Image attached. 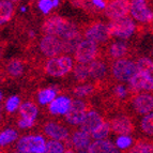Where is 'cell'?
<instances>
[{
	"label": "cell",
	"mask_w": 153,
	"mask_h": 153,
	"mask_svg": "<svg viewBox=\"0 0 153 153\" xmlns=\"http://www.w3.org/2000/svg\"><path fill=\"white\" fill-rule=\"evenodd\" d=\"M74 68L73 58L69 55H60V56L49 58L45 64L46 73L51 77H63Z\"/></svg>",
	"instance_id": "cell-3"
},
{
	"label": "cell",
	"mask_w": 153,
	"mask_h": 153,
	"mask_svg": "<svg viewBox=\"0 0 153 153\" xmlns=\"http://www.w3.org/2000/svg\"><path fill=\"white\" fill-rule=\"evenodd\" d=\"M133 109L137 115L146 116L153 110V97L149 93H140L132 100Z\"/></svg>",
	"instance_id": "cell-15"
},
{
	"label": "cell",
	"mask_w": 153,
	"mask_h": 153,
	"mask_svg": "<svg viewBox=\"0 0 153 153\" xmlns=\"http://www.w3.org/2000/svg\"><path fill=\"white\" fill-rule=\"evenodd\" d=\"M64 151L65 147L62 141L53 140V139L46 141L45 153H64Z\"/></svg>",
	"instance_id": "cell-32"
},
{
	"label": "cell",
	"mask_w": 153,
	"mask_h": 153,
	"mask_svg": "<svg viewBox=\"0 0 153 153\" xmlns=\"http://www.w3.org/2000/svg\"><path fill=\"white\" fill-rule=\"evenodd\" d=\"M97 54H99L97 44L85 39L77 44L74 51V59L76 60L77 63L87 64L97 59Z\"/></svg>",
	"instance_id": "cell-6"
},
{
	"label": "cell",
	"mask_w": 153,
	"mask_h": 153,
	"mask_svg": "<svg viewBox=\"0 0 153 153\" xmlns=\"http://www.w3.org/2000/svg\"><path fill=\"white\" fill-rule=\"evenodd\" d=\"M115 94L117 95L119 99H124L128 97V89L123 85H118L117 87L115 88Z\"/></svg>",
	"instance_id": "cell-37"
},
{
	"label": "cell",
	"mask_w": 153,
	"mask_h": 153,
	"mask_svg": "<svg viewBox=\"0 0 153 153\" xmlns=\"http://www.w3.org/2000/svg\"><path fill=\"white\" fill-rule=\"evenodd\" d=\"M152 143L146 140V139H140L137 140L135 143H133L131 148L125 150L124 153H152Z\"/></svg>",
	"instance_id": "cell-24"
},
{
	"label": "cell",
	"mask_w": 153,
	"mask_h": 153,
	"mask_svg": "<svg viewBox=\"0 0 153 153\" xmlns=\"http://www.w3.org/2000/svg\"><path fill=\"white\" fill-rule=\"evenodd\" d=\"M2 120V112H1V108H0V122Z\"/></svg>",
	"instance_id": "cell-43"
},
{
	"label": "cell",
	"mask_w": 153,
	"mask_h": 153,
	"mask_svg": "<svg viewBox=\"0 0 153 153\" xmlns=\"http://www.w3.org/2000/svg\"><path fill=\"white\" fill-rule=\"evenodd\" d=\"M134 143V139L132 136L130 135H120L118 136L116 139L115 146L117 147L119 150H128V148H131Z\"/></svg>",
	"instance_id": "cell-33"
},
{
	"label": "cell",
	"mask_w": 153,
	"mask_h": 153,
	"mask_svg": "<svg viewBox=\"0 0 153 153\" xmlns=\"http://www.w3.org/2000/svg\"><path fill=\"white\" fill-rule=\"evenodd\" d=\"M74 76L78 82H86L89 77V70H88V63H77L74 68Z\"/></svg>",
	"instance_id": "cell-29"
},
{
	"label": "cell",
	"mask_w": 153,
	"mask_h": 153,
	"mask_svg": "<svg viewBox=\"0 0 153 153\" xmlns=\"http://www.w3.org/2000/svg\"><path fill=\"white\" fill-rule=\"evenodd\" d=\"M21 106V99L17 95H12L10 97L7 102H5V109L8 112H14Z\"/></svg>",
	"instance_id": "cell-35"
},
{
	"label": "cell",
	"mask_w": 153,
	"mask_h": 153,
	"mask_svg": "<svg viewBox=\"0 0 153 153\" xmlns=\"http://www.w3.org/2000/svg\"><path fill=\"white\" fill-rule=\"evenodd\" d=\"M43 31L47 36H54L61 40L79 36L76 25L61 16H51L46 19L43 25Z\"/></svg>",
	"instance_id": "cell-1"
},
{
	"label": "cell",
	"mask_w": 153,
	"mask_h": 153,
	"mask_svg": "<svg viewBox=\"0 0 153 153\" xmlns=\"http://www.w3.org/2000/svg\"><path fill=\"white\" fill-rule=\"evenodd\" d=\"M34 123H36V121L28 120V119H23L22 118L21 120L17 121V126L19 128H23V130H28V128H31L34 126Z\"/></svg>",
	"instance_id": "cell-38"
},
{
	"label": "cell",
	"mask_w": 153,
	"mask_h": 153,
	"mask_svg": "<svg viewBox=\"0 0 153 153\" xmlns=\"http://www.w3.org/2000/svg\"><path fill=\"white\" fill-rule=\"evenodd\" d=\"M18 138V133L14 128H5L0 132V148L7 147Z\"/></svg>",
	"instance_id": "cell-25"
},
{
	"label": "cell",
	"mask_w": 153,
	"mask_h": 153,
	"mask_svg": "<svg viewBox=\"0 0 153 153\" xmlns=\"http://www.w3.org/2000/svg\"><path fill=\"white\" fill-rule=\"evenodd\" d=\"M57 97V90L55 88H45L39 91L38 101L41 105H48Z\"/></svg>",
	"instance_id": "cell-26"
},
{
	"label": "cell",
	"mask_w": 153,
	"mask_h": 153,
	"mask_svg": "<svg viewBox=\"0 0 153 153\" xmlns=\"http://www.w3.org/2000/svg\"><path fill=\"white\" fill-rule=\"evenodd\" d=\"M130 87L131 90L135 92L140 91H152L153 89V77L152 73L148 72H140L137 71L136 74L130 79Z\"/></svg>",
	"instance_id": "cell-11"
},
{
	"label": "cell",
	"mask_w": 153,
	"mask_h": 153,
	"mask_svg": "<svg viewBox=\"0 0 153 153\" xmlns=\"http://www.w3.org/2000/svg\"><path fill=\"white\" fill-rule=\"evenodd\" d=\"M71 102L72 100L66 95L56 97L48 104V110L54 116H64L71 107Z\"/></svg>",
	"instance_id": "cell-18"
},
{
	"label": "cell",
	"mask_w": 153,
	"mask_h": 153,
	"mask_svg": "<svg viewBox=\"0 0 153 153\" xmlns=\"http://www.w3.org/2000/svg\"><path fill=\"white\" fill-rule=\"evenodd\" d=\"M136 68H137V71L140 72H148V73H152L153 70V62L150 58H147V57H143V58H139L137 61H135Z\"/></svg>",
	"instance_id": "cell-34"
},
{
	"label": "cell",
	"mask_w": 153,
	"mask_h": 153,
	"mask_svg": "<svg viewBox=\"0 0 153 153\" xmlns=\"http://www.w3.org/2000/svg\"><path fill=\"white\" fill-rule=\"evenodd\" d=\"M128 53V44L121 41H116L111 43L108 47V54L111 58L114 59H121L124 58V56Z\"/></svg>",
	"instance_id": "cell-21"
},
{
	"label": "cell",
	"mask_w": 153,
	"mask_h": 153,
	"mask_svg": "<svg viewBox=\"0 0 153 153\" xmlns=\"http://www.w3.org/2000/svg\"><path fill=\"white\" fill-rule=\"evenodd\" d=\"M2 99H3V93H2V91L0 90V102L2 101Z\"/></svg>",
	"instance_id": "cell-42"
},
{
	"label": "cell",
	"mask_w": 153,
	"mask_h": 153,
	"mask_svg": "<svg viewBox=\"0 0 153 153\" xmlns=\"http://www.w3.org/2000/svg\"><path fill=\"white\" fill-rule=\"evenodd\" d=\"M140 128H141V131H143L147 136L151 137V136L153 135V115H152V112L143 116V118L140 121Z\"/></svg>",
	"instance_id": "cell-30"
},
{
	"label": "cell",
	"mask_w": 153,
	"mask_h": 153,
	"mask_svg": "<svg viewBox=\"0 0 153 153\" xmlns=\"http://www.w3.org/2000/svg\"><path fill=\"white\" fill-rule=\"evenodd\" d=\"M9 1H11V2H12V1H16V0H9Z\"/></svg>",
	"instance_id": "cell-46"
},
{
	"label": "cell",
	"mask_w": 153,
	"mask_h": 153,
	"mask_svg": "<svg viewBox=\"0 0 153 153\" xmlns=\"http://www.w3.org/2000/svg\"><path fill=\"white\" fill-rule=\"evenodd\" d=\"M17 153H19V152H17Z\"/></svg>",
	"instance_id": "cell-47"
},
{
	"label": "cell",
	"mask_w": 153,
	"mask_h": 153,
	"mask_svg": "<svg viewBox=\"0 0 153 153\" xmlns=\"http://www.w3.org/2000/svg\"><path fill=\"white\" fill-rule=\"evenodd\" d=\"M88 70H89V77L100 80L103 79L107 74V65L104 61L94 59L93 61L88 63Z\"/></svg>",
	"instance_id": "cell-19"
},
{
	"label": "cell",
	"mask_w": 153,
	"mask_h": 153,
	"mask_svg": "<svg viewBox=\"0 0 153 153\" xmlns=\"http://www.w3.org/2000/svg\"><path fill=\"white\" fill-rule=\"evenodd\" d=\"M19 115L23 119H28V120L36 121V117L39 115V109L34 103L26 102L19 106Z\"/></svg>",
	"instance_id": "cell-22"
},
{
	"label": "cell",
	"mask_w": 153,
	"mask_h": 153,
	"mask_svg": "<svg viewBox=\"0 0 153 153\" xmlns=\"http://www.w3.org/2000/svg\"><path fill=\"white\" fill-rule=\"evenodd\" d=\"M137 72L135 61L130 60L128 58H121L115 60L111 65L112 76L117 79L118 82H128Z\"/></svg>",
	"instance_id": "cell-4"
},
{
	"label": "cell",
	"mask_w": 153,
	"mask_h": 153,
	"mask_svg": "<svg viewBox=\"0 0 153 153\" xmlns=\"http://www.w3.org/2000/svg\"><path fill=\"white\" fill-rule=\"evenodd\" d=\"M94 91V86L91 84H84V85H80V86H77L75 87L74 93L77 97L79 99H82V97H87L89 95H91Z\"/></svg>",
	"instance_id": "cell-31"
},
{
	"label": "cell",
	"mask_w": 153,
	"mask_h": 153,
	"mask_svg": "<svg viewBox=\"0 0 153 153\" xmlns=\"http://www.w3.org/2000/svg\"><path fill=\"white\" fill-rule=\"evenodd\" d=\"M88 111L87 103L80 99L72 100L71 107L65 115V121L71 125H80Z\"/></svg>",
	"instance_id": "cell-7"
},
{
	"label": "cell",
	"mask_w": 153,
	"mask_h": 153,
	"mask_svg": "<svg viewBox=\"0 0 153 153\" xmlns=\"http://www.w3.org/2000/svg\"><path fill=\"white\" fill-rule=\"evenodd\" d=\"M24 66L23 62L18 59H13L7 65V72L11 77H19L24 73Z\"/></svg>",
	"instance_id": "cell-27"
},
{
	"label": "cell",
	"mask_w": 153,
	"mask_h": 153,
	"mask_svg": "<svg viewBox=\"0 0 153 153\" xmlns=\"http://www.w3.org/2000/svg\"><path fill=\"white\" fill-rule=\"evenodd\" d=\"M92 4L97 7V9H105L106 7V1L105 0H91Z\"/></svg>",
	"instance_id": "cell-39"
},
{
	"label": "cell",
	"mask_w": 153,
	"mask_h": 153,
	"mask_svg": "<svg viewBox=\"0 0 153 153\" xmlns=\"http://www.w3.org/2000/svg\"><path fill=\"white\" fill-rule=\"evenodd\" d=\"M21 11H22V12H25V11H26V8H25V7H22Z\"/></svg>",
	"instance_id": "cell-44"
},
{
	"label": "cell",
	"mask_w": 153,
	"mask_h": 153,
	"mask_svg": "<svg viewBox=\"0 0 153 153\" xmlns=\"http://www.w3.org/2000/svg\"><path fill=\"white\" fill-rule=\"evenodd\" d=\"M71 143L77 153H88V148L91 143V136L82 130L75 131L71 137Z\"/></svg>",
	"instance_id": "cell-16"
},
{
	"label": "cell",
	"mask_w": 153,
	"mask_h": 153,
	"mask_svg": "<svg viewBox=\"0 0 153 153\" xmlns=\"http://www.w3.org/2000/svg\"><path fill=\"white\" fill-rule=\"evenodd\" d=\"M104 10L105 15L110 21L128 16L130 13V0H111Z\"/></svg>",
	"instance_id": "cell-12"
},
{
	"label": "cell",
	"mask_w": 153,
	"mask_h": 153,
	"mask_svg": "<svg viewBox=\"0 0 153 153\" xmlns=\"http://www.w3.org/2000/svg\"><path fill=\"white\" fill-rule=\"evenodd\" d=\"M43 132L47 137H49L53 140L68 141L70 137L69 130L64 125L54 122V121L46 122L43 125Z\"/></svg>",
	"instance_id": "cell-14"
},
{
	"label": "cell",
	"mask_w": 153,
	"mask_h": 153,
	"mask_svg": "<svg viewBox=\"0 0 153 153\" xmlns=\"http://www.w3.org/2000/svg\"><path fill=\"white\" fill-rule=\"evenodd\" d=\"M107 27L109 30L110 38L114 36V38H118L120 40H128L136 31L135 22L128 15L110 21Z\"/></svg>",
	"instance_id": "cell-2"
},
{
	"label": "cell",
	"mask_w": 153,
	"mask_h": 153,
	"mask_svg": "<svg viewBox=\"0 0 153 153\" xmlns=\"http://www.w3.org/2000/svg\"><path fill=\"white\" fill-rule=\"evenodd\" d=\"M51 3H53V8H56V7L59 5L60 1H59V0H51Z\"/></svg>",
	"instance_id": "cell-40"
},
{
	"label": "cell",
	"mask_w": 153,
	"mask_h": 153,
	"mask_svg": "<svg viewBox=\"0 0 153 153\" xmlns=\"http://www.w3.org/2000/svg\"><path fill=\"white\" fill-rule=\"evenodd\" d=\"M39 9L43 14H48L53 10L51 0H40L39 1Z\"/></svg>",
	"instance_id": "cell-36"
},
{
	"label": "cell",
	"mask_w": 153,
	"mask_h": 153,
	"mask_svg": "<svg viewBox=\"0 0 153 153\" xmlns=\"http://www.w3.org/2000/svg\"><path fill=\"white\" fill-rule=\"evenodd\" d=\"M40 49L44 56L53 58L63 54L62 40L54 36H44L40 41Z\"/></svg>",
	"instance_id": "cell-9"
},
{
	"label": "cell",
	"mask_w": 153,
	"mask_h": 153,
	"mask_svg": "<svg viewBox=\"0 0 153 153\" xmlns=\"http://www.w3.org/2000/svg\"><path fill=\"white\" fill-rule=\"evenodd\" d=\"M115 148V143L108 139L94 140L90 143L88 148V153H110Z\"/></svg>",
	"instance_id": "cell-20"
},
{
	"label": "cell",
	"mask_w": 153,
	"mask_h": 153,
	"mask_svg": "<svg viewBox=\"0 0 153 153\" xmlns=\"http://www.w3.org/2000/svg\"><path fill=\"white\" fill-rule=\"evenodd\" d=\"M110 132H111V130H110L109 122L104 121L97 130L93 131V132L90 134V136H91V138H93L94 140H101V139H106V138L108 137V135L110 134Z\"/></svg>",
	"instance_id": "cell-28"
},
{
	"label": "cell",
	"mask_w": 153,
	"mask_h": 153,
	"mask_svg": "<svg viewBox=\"0 0 153 153\" xmlns=\"http://www.w3.org/2000/svg\"><path fill=\"white\" fill-rule=\"evenodd\" d=\"M46 139L42 135H26L18 139L16 149L19 153H45Z\"/></svg>",
	"instance_id": "cell-5"
},
{
	"label": "cell",
	"mask_w": 153,
	"mask_h": 153,
	"mask_svg": "<svg viewBox=\"0 0 153 153\" xmlns=\"http://www.w3.org/2000/svg\"><path fill=\"white\" fill-rule=\"evenodd\" d=\"M84 36L87 40L94 42L95 44L105 43L110 39L108 27L104 23H94L90 25L85 30Z\"/></svg>",
	"instance_id": "cell-10"
},
{
	"label": "cell",
	"mask_w": 153,
	"mask_h": 153,
	"mask_svg": "<svg viewBox=\"0 0 153 153\" xmlns=\"http://www.w3.org/2000/svg\"><path fill=\"white\" fill-rule=\"evenodd\" d=\"M128 14L139 23H150L152 21V11L148 7L147 0H131Z\"/></svg>",
	"instance_id": "cell-8"
},
{
	"label": "cell",
	"mask_w": 153,
	"mask_h": 153,
	"mask_svg": "<svg viewBox=\"0 0 153 153\" xmlns=\"http://www.w3.org/2000/svg\"><path fill=\"white\" fill-rule=\"evenodd\" d=\"M103 122H104V119L99 112L95 111V110H89V111H87L84 120H82V122L80 123L79 126H80L82 131L88 133V134H91Z\"/></svg>",
	"instance_id": "cell-17"
},
{
	"label": "cell",
	"mask_w": 153,
	"mask_h": 153,
	"mask_svg": "<svg viewBox=\"0 0 153 153\" xmlns=\"http://www.w3.org/2000/svg\"><path fill=\"white\" fill-rule=\"evenodd\" d=\"M14 13V5L9 0H0V25L10 22Z\"/></svg>",
	"instance_id": "cell-23"
},
{
	"label": "cell",
	"mask_w": 153,
	"mask_h": 153,
	"mask_svg": "<svg viewBox=\"0 0 153 153\" xmlns=\"http://www.w3.org/2000/svg\"><path fill=\"white\" fill-rule=\"evenodd\" d=\"M0 153H4V152H3V151L1 150V149H0Z\"/></svg>",
	"instance_id": "cell-45"
},
{
	"label": "cell",
	"mask_w": 153,
	"mask_h": 153,
	"mask_svg": "<svg viewBox=\"0 0 153 153\" xmlns=\"http://www.w3.org/2000/svg\"><path fill=\"white\" fill-rule=\"evenodd\" d=\"M110 130L116 135H131L135 131V126L132 119L128 116L119 115L114 117L109 122Z\"/></svg>",
	"instance_id": "cell-13"
},
{
	"label": "cell",
	"mask_w": 153,
	"mask_h": 153,
	"mask_svg": "<svg viewBox=\"0 0 153 153\" xmlns=\"http://www.w3.org/2000/svg\"><path fill=\"white\" fill-rule=\"evenodd\" d=\"M64 153H75L74 152V151H73V150H72V149H66V150L65 151H64Z\"/></svg>",
	"instance_id": "cell-41"
}]
</instances>
